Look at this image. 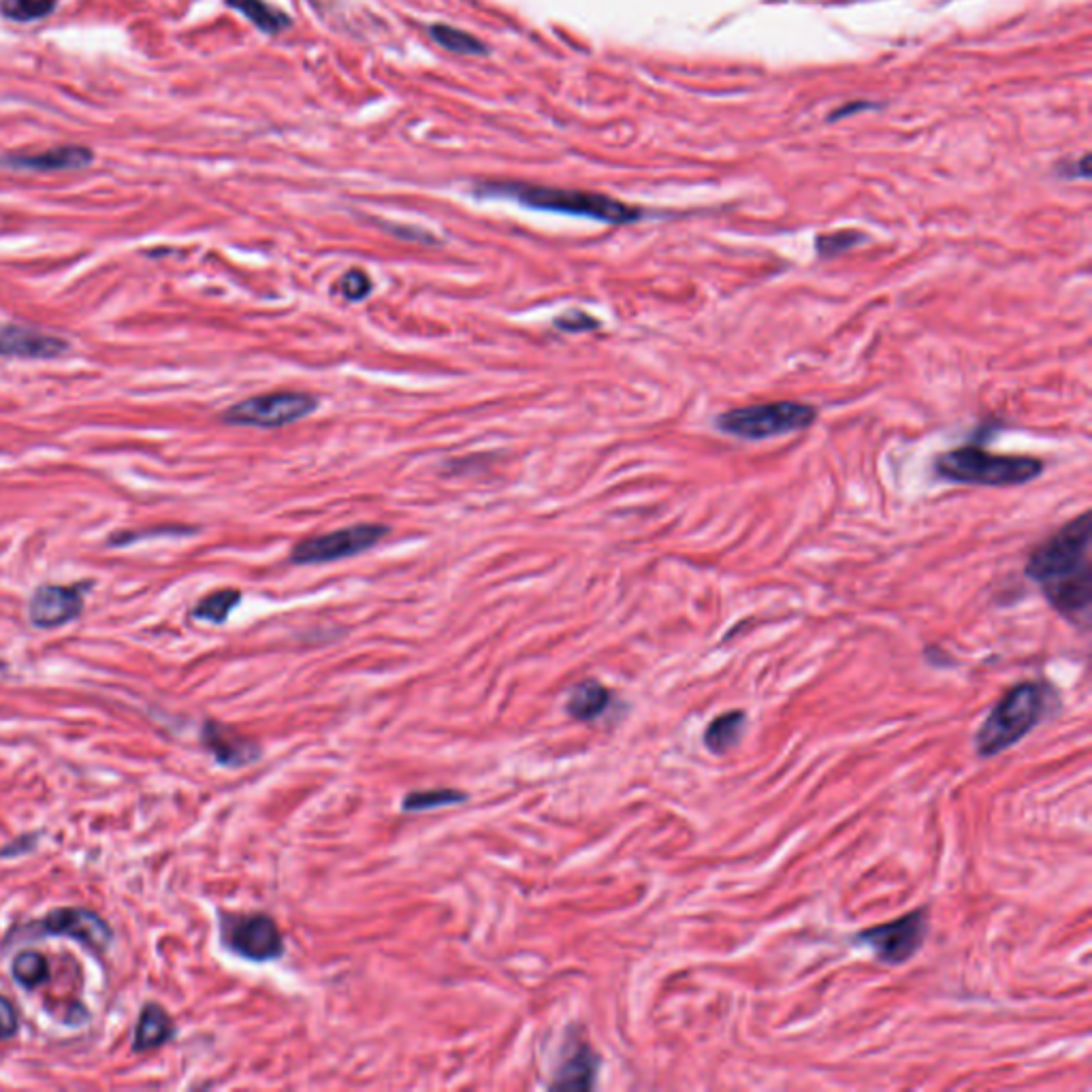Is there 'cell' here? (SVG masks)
I'll list each match as a JSON object with an SVG mask.
<instances>
[{
	"instance_id": "obj_1",
	"label": "cell",
	"mask_w": 1092,
	"mask_h": 1092,
	"mask_svg": "<svg viewBox=\"0 0 1092 1092\" xmlns=\"http://www.w3.org/2000/svg\"><path fill=\"white\" fill-rule=\"evenodd\" d=\"M1092 521L1084 512L1041 542L1027 561V577L1035 581L1051 609L1073 625L1086 628L1092 606Z\"/></svg>"
},
{
	"instance_id": "obj_2",
	"label": "cell",
	"mask_w": 1092,
	"mask_h": 1092,
	"mask_svg": "<svg viewBox=\"0 0 1092 1092\" xmlns=\"http://www.w3.org/2000/svg\"><path fill=\"white\" fill-rule=\"evenodd\" d=\"M1057 692L1047 683L1024 681L1007 690L992 707L976 735V753L980 757H994L1024 737L1045 719Z\"/></svg>"
},
{
	"instance_id": "obj_3",
	"label": "cell",
	"mask_w": 1092,
	"mask_h": 1092,
	"mask_svg": "<svg viewBox=\"0 0 1092 1092\" xmlns=\"http://www.w3.org/2000/svg\"><path fill=\"white\" fill-rule=\"evenodd\" d=\"M480 194H496V196H510L516 198L518 204L528 206L532 210L542 212H557V214H568V216H583L606 224H632L642 218V210L623 204L619 198H613L609 194L600 192H587V190H568V188H551V186H534V184H516V182H500V184H482Z\"/></svg>"
},
{
	"instance_id": "obj_4",
	"label": "cell",
	"mask_w": 1092,
	"mask_h": 1092,
	"mask_svg": "<svg viewBox=\"0 0 1092 1092\" xmlns=\"http://www.w3.org/2000/svg\"><path fill=\"white\" fill-rule=\"evenodd\" d=\"M939 478L974 487H1020L1043 474V461L1029 455H996L976 444L950 449L935 459Z\"/></svg>"
},
{
	"instance_id": "obj_5",
	"label": "cell",
	"mask_w": 1092,
	"mask_h": 1092,
	"mask_svg": "<svg viewBox=\"0 0 1092 1092\" xmlns=\"http://www.w3.org/2000/svg\"><path fill=\"white\" fill-rule=\"evenodd\" d=\"M818 408L806 401H766L733 408L717 417L715 425L725 435L739 440H768L806 431L818 423Z\"/></svg>"
},
{
	"instance_id": "obj_6",
	"label": "cell",
	"mask_w": 1092,
	"mask_h": 1092,
	"mask_svg": "<svg viewBox=\"0 0 1092 1092\" xmlns=\"http://www.w3.org/2000/svg\"><path fill=\"white\" fill-rule=\"evenodd\" d=\"M318 408V397L305 391H275L244 399L231 406L222 421L239 427L275 429L297 423Z\"/></svg>"
},
{
	"instance_id": "obj_7",
	"label": "cell",
	"mask_w": 1092,
	"mask_h": 1092,
	"mask_svg": "<svg viewBox=\"0 0 1092 1092\" xmlns=\"http://www.w3.org/2000/svg\"><path fill=\"white\" fill-rule=\"evenodd\" d=\"M928 926V909L920 907L893 922L862 930L854 937V943L869 948L883 964L901 966L922 950Z\"/></svg>"
},
{
	"instance_id": "obj_8",
	"label": "cell",
	"mask_w": 1092,
	"mask_h": 1092,
	"mask_svg": "<svg viewBox=\"0 0 1092 1092\" xmlns=\"http://www.w3.org/2000/svg\"><path fill=\"white\" fill-rule=\"evenodd\" d=\"M389 534V528L378 523H358L352 528H344L338 532L310 536L295 544L291 559L301 565L312 563H331L348 557H356L361 553L370 551L376 547L384 536Z\"/></svg>"
},
{
	"instance_id": "obj_9",
	"label": "cell",
	"mask_w": 1092,
	"mask_h": 1092,
	"mask_svg": "<svg viewBox=\"0 0 1092 1092\" xmlns=\"http://www.w3.org/2000/svg\"><path fill=\"white\" fill-rule=\"evenodd\" d=\"M224 941L235 954L255 962L273 960L285 950L279 928L269 915L263 913L229 920L224 924Z\"/></svg>"
},
{
	"instance_id": "obj_10",
	"label": "cell",
	"mask_w": 1092,
	"mask_h": 1092,
	"mask_svg": "<svg viewBox=\"0 0 1092 1092\" xmlns=\"http://www.w3.org/2000/svg\"><path fill=\"white\" fill-rule=\"evenodd\" d=\"M36 933L69 937L97 952H103L113 937L111 926L99 913L82 907L54 909L36 924Z\"/></svg>"
},
{
	"instance_id": "obj_11",
	"label": "cell",
	"mask_w": 1092,
	"mask_h": 1092,
	"mask_svg": "<svg viewBox=\"0 0 1092 1092\" xmlns=\"http://www.w3.org/2000/svg\"><path fill=\"white\" fill-rule=\"evenodd\" d=\"M84 611V587L42 585L28 604V617L34 628L54 630L75 621Z\"/></svg>"
},
{
	"instance_id": "obj_12",
	"label": "cell",
	"mask_w": 1092,
	"mask_h": 1092,
	"mask_svg": "<svg viewBox=\"0 0 1092 1092\" xmlns=\"http://www.w3.org/2000/svg\"><path fill=\"white\" fill-rule=\"evenodd\" d=\"M69 350V342L38 329L0 322V356L56 358Z\"/></svg>"
},
{
	"instance_id": "obj_13",
	"label": "cell",
	"mask_w": 1092,
	"mask_h": 1092,
	"mask_svg": "<svg viewBox=\"0 0 1092 1092\" xmlns=\"http://www.w3.org/2000/svg\"><path fill=\"white\" fill-rule=\"evenodd\" d=\"M95 154L84 145H58L36 154H9L0 165L20 171H75L92 165Z\"/></svg>"
},
{
	"instance_id": "obj_14",
	"label": "cell",
	"mask_w": 1092,
	"mask_h": 1092,
	"mask_svg": "<svg viewBox=\"0 0 1092 1092\" xmlns=\"http://www.w3.org/2000/svg\"><path fill=\"white\" fill-rule=\"evenodd\" d=\"M597 1065L600 1061L595 1051L589 1045L579 1043L572 1047L570 1055L563 1059L553 1086L559 1090H589L593 1088Z\"/></svg>"
},
{
	"instance_id": "obj_15",
	"label": "cell",
	"mask_w": 1092,
	"mask_h": 1092,
	"mask_svg": "<svg viewBox=\"0 0 1092 1092\" xmlns=\"http://www.w3.org/2000/svg\"><path fill=\"white\" fill-rule=\"evenodd\" d=\"M174 1033H176L174 1020L169 1018L167 1011L160 1005H156V1003H148L141 1009V1016H139V1022H137V1029H135L133 1049L135 1051H150L154 1047H160V1045L167 1043L174 1037Z\"/></svg>"
},
{
	"instance_id": "obj_16",
	"label": "cell",
	"mask_w": 1092,
	"mask_h": 1092,
	"mask_svg": "<svg viewBox=\"0 0 1092 1092\" xmlns=\"http://www.w3.org/2000/svg\"><path fill=\"white\" fill-rule=\"evenodd\" d=\"M204 735H206L208 747L212 749V753L218 757L220 764L239 766L259 755V749L252 743L244 741L239 735L227 730V727L218 723H208Z\"/></svg>"
},
{
	"instance_id": "obj_17",
	"label": "cell",
	"mask_w": 1092,
	"mask_h": 1092,
	"mask_svg": "<svg viewBox=\"0 0 1092 1092\" xmlns=\"http://www.w3.org/2000/svg\"><path fill=\"white\" fill-rule=\"evenodd\" d=\"M745 727H747L745 711H725L709 723L707 733H704V747L711 753L723 755L741 743L745 735Z\"/></svg>"
},
{
	"instance_id": "obj_18",
	"label": "cell",
	"mask_w": 1092,
	"mask_h": 1092,
	"mask_svg": "<svg viewBox=\"0 0 1092 1092\" xmlns=\"http://www.w3.org/2000/svg\"><path fill=\"white\" fill-rule=\"evenodd\" d=\"M611 704V692L606 690V687L597 681H583L579 683L570 698H568V713L575 717V719H581V721H591V719H597L606 709H609Z\"/></svg>"
},
{
	"instance_id": "obj_19",
	"label": "cell",
	"mask_w": 1092,
	"mask_h": 1092,
	"mask_svg": "<svg viewBox=\"0 0 1092 1092\" xmlns=\"http://www.w3.org/2000/svg\"><path fill=\"white\" fill-rule=\"evenodd\" d=\"M227 5L246 16L259 30L267 34H277L291 26V20L285 11L265 3V0H227Z\"/></svg>"
},
{
	"instance_id": "obj_20",
	"label": "cell",
	"mask_w": 1092,
	"mask_h": 1092,
	"mask_svg": "<svg viewBox=\"0 0 1092 1092\" xmlns=\"http://www.w3.org/2000/svg\"><path fill=\"white\" fill-rule=\"evenodd\" d=\"M241 593L237 589H220L201 600L194 609V617L210 623H224L231 611L239 604Z\"/></svg>"
},
{
	"instance_id": "obj_21",
	"label": "cell",
	"mask_w": 1092,
	"mask_h": 1092,
	"mask_svg": "<svg viewBox=\"0 0 1092 1092\" xmlns=\"http://www.w3.org/2000/svg\"><path fill=\"white\" fill-rule=\"evenodd\" d=\"M431 36L435 38V42L447 48L455 54H468V56H482L487 54V48H484L482 42H478V38L474 34H468L459 28H453V26H447V24H435L431 26Z\"/></svg>"
},
{
	"instance_id": "obj_22",
	"label": "cell",
	"mask_w": 1092,
	"mask_h": 1092,
	"mask_svg": "<svg viewBox=\"0 0 1092 1092\" xmlns=\"http://www.w3.org/2000/svg\"><path fill=\"white\" fill-rule=\"evenodd\" d=\"M11 968H14L16 982H20L26 988L42 986L48 980V976H50L48 960L38 952H22V954H18L14 958V966Z\"/></svg>"
},
{
	"instance_id": "obj_23",
	"label": "cell",
	"mask_w": 1092,
	"mask_h": 1092,
	"mask_svg": "<svg viewBox=\"0 0 1092 1092\" xmlns=\"http://www.w3.org/2000/svg\"><path fill=\"white\" fill-rule=\"evenodd\" d=\"M58 0H0V14L14 22H34L50 16Z\"/></svg>"
},
{
	"instance_id": "obj_24",
	"label": "cell",
	"mask_w": 1092,
	"mask_h": 1092,
	"mask_svg": "<svg viewBox=\"0 0 1092 1092\" xmlns=\"http://www.w3.org/2000/svg\"><path fill=\"white\" fill-rule=\"evenodd\" d=\"M862 241H867L864 235L856 233V231H838V233H830V235H822L816 239V248H818V255L824 257V259H832V257H838L847 250L856 248L858 244H862Z\"/></svg>"
},
{
	"instance_id": "obj_25",
	"label": "cell",
	"mask_w": 1092,
	"mask_h": 1092,
	"mask_svg": "<svg viewBox=\"0 0 1092 1092\" xmlns=\"http://www.w3.org/2000/svg\"><path fill=\"white\" fill-rule=\"evenodd\" d=\"M465 796L459 794V792H453V790H431V792H417V794H410L406 800H403V808L406 811H425V808H435V806H447V804H457L459 800H463Z\"/></svg>"
},
{
	"instance_id": "obj_26",
	"label": "cell",
	"mask_w": 1092,
	"mask_h": 1092,
	"mask_svg": "<svg viewBox=\"0 0 1092 1092\" xmlns=\"http://www.w3.org/2000/svg\"><path fill=\"white\" fill-rule=\"evenodd\" d=\"M338 291L344 295V299L348 301H363L370 293H372V279L366 271L361 269H350L346 271L342 277H340V285H338Z\"/></svg>"
},
{
	"instance_id": "obj_27",
	"label": "cell",
	"mask_w": 1092,
	"mask_h": 1092,
	"mask_svg": "<svg viewBox=\"0 0 1092 1092\" xmlns=\"http://www.w3.org/2000/svg\"><path fill=\"white\" fill-rule=\"evenodd\" d=\"M555 325L565 331V334H581V331H589V329H597L600 322L587 314V312H581V310H572V312H565L563 316L557 318Z\"/></svg>"
},
{
	"instance_id": "obj_28",
	"label": "cell",
	"mask_w": 1092,
	"mask_h": 1092,
	"mask_svg": "<svg viewBox=\"0 0 1092 1092\" xmlns=\"http://www.w3.org/2000/svg\"><path fill=\"white\" fill-rule=\"evenodd\" d=\"M18 1029H20L18 1011L14 1003L7 996L0 994V1041L11 1039L18 1033Z\"/></svg>"
},
{
	"instance_id": "obj_29",
	"label": "cell",
	"mask_w": 1092,
	"mask_h": 1092,
	"mask_svg": "<svg viewBox=\"0 0 1092 1092\" xmlns=\"http://www.w3.org/2000/svg\"><path fill=\"white\" fill-rule=\"evenodd\" d=\"M3 668H5V662H0V670H3Z\"/></svg>"
}]
</instances>
